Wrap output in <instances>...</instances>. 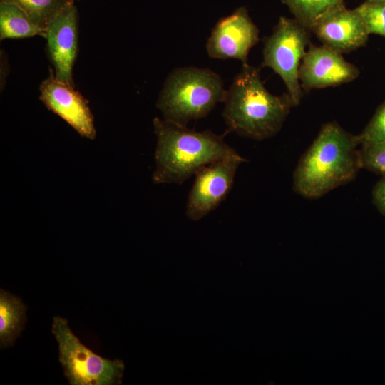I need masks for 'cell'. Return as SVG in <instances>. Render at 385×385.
I'll use <instances>...</instances> for the list:
<instances>
[{
  "label": "cell",
  "mask_w": 385,
  "mask_h": 385,
  "mask_svg": "<svg viewBox=\"0 0 385 385\" xmlns=\"http://www.w3.org/2000/svg\"><path fill=\"white\" fill-rule=\"evenodd\" d=\"M157 142L156 184H182L203 165L224 159H244L224 140L223 136L209 130L196 131L164 119L153 121Z\"/></svg>",
  "instance_id": "1"
},
{
  "label": "cell",
  "mask_w": 385,
  "mask_h": 385,
  "mask_svg": "<svg viewBox=\"0 0 385 385\" xmlns=\"http://www.w3.org/2000/svg\"><path fill=\"white\" fill-rule=\"evenodd\" d=\"M356 135L337 123L322 126L293 175V188L308 198L319 197L352 180L361 168Z\"/></svg>",
  "instance_id": "2"
},
{
  "label": "cell",
  "mask_w": 385,
  "mask_h": 385,
  "mask_svg": "<svg viewBox=\"0 0 385 385\" xmlns=\"http://www.w3.org/2000/svg\"><path fill=\"white\" fill-rule=\"evenodd\" d=\"M223 103L222 116L228 130L257 140L276 135L293 106L287 93H270L258 69L248 63L242 64Z\"/></svg>",
  "instance_id": "3"
},
{
  "label": "cell",
  "mask_w": 385,
  "mask_h": 385,
  "mask_svg": "<svg viewBox=\"0 0 385 385\" xmlns=\"http://www.w3.org/2000/svg\"><path fill=\"white\" fill-rule=\"evenodd\" d=\"M221 76L208 68L179 67L170 73L159 93L156 107L163 119L187 126L192 120L207 116L225 100Z\"/></svg>",
  "instance_id": "4"
},
{
  "label": "cell",
  "mask_w": 385,
  "mask_h": 385,
  "mask_svg": "<svg viewBox=\"0 0 385 385\" xmlns=\"http://www.w3.org/2000/svg\"><path fill=\"white\" fill-rule=\"evenodd\" d=\"M51 333L58 345V360L71 385H118L125 365L93 352L73 334L66 319L53 318Z\"/></svg>",
  "instance_id": "5"
},
{
  "label": "cell",
  "mask_w": 385,
  "mask_h": 385,
  "mask_svg": "<svg viewBox=\"0 0 385 385\" xmlns=\"http://www.w3.org/2000/svg\"><path fill=\"white\" fill-rule=\"evenodd\" d=\"M309 31L295 19L280 16L272 34L264 41L262 65L280 76L293 106H298L302 97L299 72L310 43Z\"/></svg>",
  "instance_id": "6"
},
{
  "label": "cell",
  "mask_w": 385,
  "mask_h": 385,
  "mask_svg": "<svg viewBox=\"0 0 385 385\" xmlns=\"http://www.w3.org/2000/svg\"><path fill=\"white\" fill-rule=\"evenodd\" d=\"M246 159H224L201 167L195 173L189 192L185 214L194 221L215 210L231 190L239 165Z\"/></svg>",
  "instance_id": "7"
},
{
  "label": "cell",
  "mask_w": 385,
  "mask_h": 385,
  "mask_svg": "<svg viewBox=\"0 0 385 385\" xmlns=\"http://www.w3.org/2000/svg\"><path fill=\"white\" fill-rule=\"evenodd\" d=\"M258 41V28L247 9L241 6L219 19L207 39L206 50L212 58H234L246 64L250 51Z\"/></svg>",
  "instance_id": "8"
},
{
  "label": "cell",
  "mask_w": 385,
  "mask_h": 385,
  "mask_svg": "<svg viewBox=\"0 0 385 385\" xmlns=\"http://www.w3.org/2000/svg\"><path fill=\"white\" fill-rule=\"evenodd\" d=\"M40 99L81 136L93 140L96 131L88 101L73 85L57 79L52 73L40 86Z\"/></svg>",
  "instance_id": "9"
},
{
  "label": "cell",
  "mask_w": 385,
  "mask_h": 385,
  "mask_svg": "<svg viewBox=\"0 0 385 385\" xmlns=\"http://www.w3.org/2000/svg\"><path fill=\"white\" fill-rule=\"evenodd\" d=\"M359 70L324 46L309 44L300 64L299 78L304 91L337 86L355 80Z\"/></svg>",
  "instance_id": "10"
},
{
  "label": "cell",
  "mask_w": 385,
  "mask_h": 385,
  "mask_svg": "<svg viewBox=\"0 0 385 385\" xmlns=\"http://www.w3.org/2000/svg\"><path fill=\"white\" fill-rule=\"evenodd\" d=\"M47 51L54 76L73 83V67L78 51V13L73 1L68 3L45 29Z\"/></svg>",
  "instance_id": "11"
},
{
  "label": "cell",
  "mask_w": 385,
  "mask_h": 385,
  "mask_svg": "<svg viewBox=\"0 0 385 385\" xmlns=\"http://www.w3.org/2000/svg\"><path fill=\"white\" fill-rule=\"evenodd\" d=\"M322 45L339 53L350 52L364 46L369 32L356 9L337 6L322 16L312 26Z\"/></svg>",
  "instance_id": "12"
},
{
  "label": "cell",
  "mask_w": 385,
  "mask_h": 385,
  "mask_svg": "<svg viewBox=\"0 0 385 385\" xmlns=\"http://www.w3.org/2000/svg\"><path fill=\"white\" fill-rule=\"evenodd\" d=\"M26 306L17 296L0 289V347L11 346L26 319Z\"/></svg>",
  "instance_id": "13"
},
{
  "label": "cell",
  "mask_w": 385,
  "mask_h": 385,
  "mask_svg": "<svg viewBox=\"0 0 385 385\" xmlns=\"http://www.w3.org/2000/svg\"><path fill=\"white\" fill-rule=\"evenodd\" d=\"M45 30L15 4L0 2V38H23L39 35Z\"/></svg>",
  "instance_id": "14"
},
{
  "label": "cell",
  "mask_w": 385,
  "mask_h": 385,
  "mask_svg": "<svg viewBox=\"0 0 385 385\" xmlns=\"http://www.w3.org/2000/svg\"><path fill=\"white\" fill-rule=\"evenodd\" d=\"M294 19L309 31L314 24L329 11L344 4V0H281Z\"/></svg>",
  "instance_id": "15"
},
{
  "label": "cell",
  "mask_w": 385,
  "mask_h": 385,
  "mask_svg": "<svg viewBox=\"0 0 385 385\" xmlns=\"http://www.w3.org/2000/svg\"><path fill=\"white\" fill-rule=\"evenodd\" d=\"M73 0H0L16 5L38 26L46 29L61 10Z\"/></svg>",
  "instance_id": "16"
},
{
  "label": "cell",
  "mask_w": 385,
  "mask_h": 385,
  "mask_svg": "<svg viewBox=\"0 0 385 385\" xmlns=\"http://www.w3.org/2000/svg\"><path fill=\"white\" fill-rule=\"evenodd\" d=\"M355 9L362 18L369 34L385 37V5L365 1Z\"/></svg>",
  "instance_id": "17"
},
{
  "label": "cell",
  "mask_w": 385,
  "mask_h": 385,
  "mask_svg": "<svg viewBox=\"0 0 385 385\" xmlns=\"http://www.w3.org/2000/svg\"><path fill=\"white\" fill-rule=\"evenodd\" d=\"M356 136L361 147L385 142V103L377 109L364 130Z\"/></svg>",
  "instance_id": "18"
},
{
  "label": "cell",
  "mask_w": 385,
  "mask_h": 385,
  "mask_svg": "<svg viewBox=\"0 0 385 385\" xmlns=\"http://www.w3.org/2000/svg\"><path fill=\"white\" fill-rule=\"evenodd\" d=\"M359 154L361 168L385 175V142L361 147Z\"/></svg>",
  "instance_id": "19"
},
{
  "label": "cell",
  "mask_w": 385,
  "mask_h": 385,
  "mask_svg": "<svg viewBox=\"0 0 385 385\" xmlns=\"http://www.w3.org/2000/svg\"><path fill=\"white\" fill-rule=\"evenodd\" d=\"M374 202L381 213L385 215V177L380 180L372 192Z\"/></svg>",
  "instance_id": "20"
},
{
  "label": "cell",
  "mask_w": 385,
  "mask_h": 385,
  "mask_svg": "<svg viewBox=\"0 0 385 385\" xmlns=\"http://www.w3.org/2000/svg\"><path fill=\"white\" fill-rule=\"evenodd\" d=\"M366 1L372 4L385 5V0H366Z\"/></svg>",
  "instance_id": "21"
},
{
  "label": "cell",
  "mask_w": 385,
  "mask_h": 385,
  "mask_svg": "<svg viewBox=\"0 0 385 385\" xmlns=\"http://www.w3.org/2000/svg\"><path fill=\"white\" fill-rule=\"evenodd\" d=\"M73 1H74V0H73Z\"/></svg>",
  "instance_id": "22"
}]
</instances>
